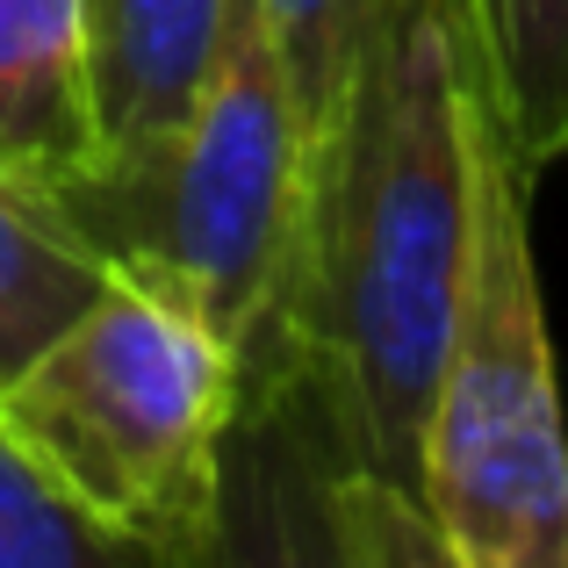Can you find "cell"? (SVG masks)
Here are the masks:
<instances>
[{
    "label": "cell",
    "instance_id": "cell-3",
    "mask_svg": "<svg viewBox=\"0 0 568 568\" xmlns=\"http://www.w3.org/2000/svg\"><path fill=\"white\" fill-rule=\"evenodd\" d=\"M303 194L310 130L260 0L231 8L216 65L166 138L101 159L87 181L58 187L65 216L115 266H138L187 295L209 332L237 353V388H245L237 432L260 417L281 361L295 252H303Z\"/></svg>",
    "mask_w": 568,
    "mask_h": 568
},
{
    "label": "cell",
    "instance_id": "cell-8",
    "mask_svg": "<svg viewBox=\"0 0 568 568\" xmlns=\"http://www.w3.org/2000/svg\"><path fill=\"white\" fill-rule=\"evenodd\" d=\"M483 87L518 166L540 181L568 159V0H468Z\"/></svg>",
    "mask_w": 568,
    "mask_h": 568
},
{
    "label": "cell",
    "instance_id": "cell-2",
    "mask_svg": "<svg viewBox=\"0 0 568 568\" xmlns=\"http://www.w3.org/2000/svg\"><path fill=\"white\" fill-rule=\"evenodd\" d=\"M237 410V353L138 266H109L94 303L0 388L8 439L144 568L231 555Z\"/></svg>",
    "mask_w": 568,
    "mask_h": 568
},
{
    "label": "cell",
    "instance_id": "cell-9",
    "mask_svg": "<svg viewBox=\"0 0 568 568\" xmlns=\"http://www.w3.org/2000/svg\"><path fill=\"white\" fill-rule=\"evenodd\" d=\"M0 568H144V555L94 526L0 425Z\"/></svg>",
    "mask_w": 568,
    "mask_h": 568
},
{
    "label": "cell",
    "instance_id": "cell-1",
    "mask_svg": "<svg viewBox=\"0 0 568 568\" xmlns=\"http://www.w3.org/2000/svg\"><path fill=\"white\" fill-rule=\"evenodd\" d=\"M483 43L468 0H382L310 144L281 361L260 425H303L317 489L417 497V439L475 237Z\"/></svg>",
    "mask_w": 568,
    "mask_h": 568
},
{
    "label": "cell",
    "instance_id": "cell-7",
    "mask_svg": "<svg viewBox=\"0 0 568 568\" xmlns=\"http://www.w3.org/2000/svg\"><path fill=\"white\" fill-rule=\"evenodd\" d=\"M109 266L115 260L65 216L51 187L0 166V388L94 303Z\"/></svg>",
    "mask_w": 568,
    "mask_h": 568
},
{
    "label": "cell",
    "instance_id": "cell-4",
    "mask_svg": "<svg viewBox=\"0 0 568 568\" xmlns=\"http://www.w3.org/2000/svg\"><path fill=\"white\" fill-rule=\"evenodd\" d=\"M417 504L454 568H568V410L532 260V173L475 101V237L417 439Z\"/></svg>",
    "mask_w": 568,
    "mask_h": 568
},
{
    "label": "cell",
    "instance_id": "cell-6",
    "mask_svg": "<svg viewBox=\"0 0 568 568\" xmlns=\"http://www.w3.org/2000/svg\"><path fill=\"white\" fill-rule=\"evenodd\" d=\"M237 0H87L101 159L144 152L194 109Z\"/></svg>",
    "mask_w": 568,
    "mask_h": 568
},
{
    "label": "cell",
    "instance_id": "cell-5",
    "mask_svg": "<svg viewBox=\"0 0 568 568\" xmlns=\"http://www.w3.org/2000/svg\"><path fill=\"white\" fill-rule=\"evenodd\" d=\"M0 166L51 194L101 166L87 0H0Z\"/></svg>",
    "mask_w": 568,
    "mask_h": 568
},
{
    "label": "cell",
    "instance_id": "cell-10",
    "mask_svg": "<svg viewBox=\"0 0 568 568\" xmlns=\"http://www.w3.org/2000/svg\"><path fill=\"white\" fill-rule=\"evenodd\" d=\"M382 0H260L266 29H274L281 72L295 87V109H303V130L317 144V130L332 123L338 87H346L353 58L367 43V22H375Z\"/></svg>",
    "mask_w": 568,
    "mask_h": 568
}]
</instances>
